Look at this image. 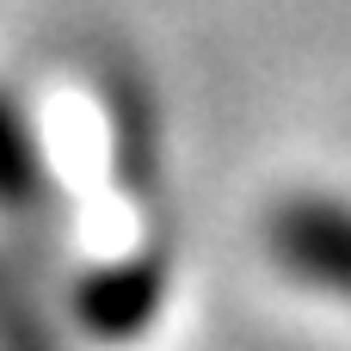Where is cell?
<instances>
[{"instance_id":"1","label":"cell","mask_w":351,"mask_h":351,"mask_svg":"<svg viewBox=\"0 0 351 351\" xmlns=\"http://www.w3.org/2000/svg\"><path fill=\"white\" fill-rule=\"evenodd\" d=\"M271 253L290 265V278L351 296V210L327 197H296L271 216Z\"/></svg>"},{"instance_id":"2","label":"cell","mask_w":351,"mask_h":351,"mask_svg":"<svg viewBox=\"0 0 351 351\" xmlns=\"http://www.w3.org/2000/svg\"><path fill=\"white\" fill-rule=\"evenodd\" d=\"M154 302H160V271H154V265H117V271L80 284V296H74L86 333H99V339H130V333H142L148 315H154Z\"/></svg>"},{"instance_id":"3","label":"cell","mask_w":351,"mask_h":351,"mask_svg":"<svg viewBox=\"0 0 351 351\" xmlns=\"http://www.w3.org/2000/svg\"><path fill=\"white\" fill-rule=\"evenodd\" d=\"M37 197V148L25 136V117L12 111V99L0 93V204L19 210Z\"/></svg>"},{"instance_id":"4","label":"cell","mask_w":351,"mask_h":351,"mask_svg":"<svg viewBox=\"0 0 351 351\" xmlns=\"http://www.w3.org/2000/svg\"><path fill=\"white\" fill-rule=\"evenodd\" d=\"M0 351H56V339L37 321V308H25V296L6 278H0Z\"/></svg>"}]
</instances>
